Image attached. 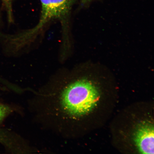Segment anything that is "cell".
<instances>
[{
    "label": "cell",
    "mask_w": 154,
    "mask_h": 154,
    "mask_svg": "<svg viewBox=\"0 0 154 154\" xmlns=\"http://www.w3.org/2000/svg\"><path fill=\"white\" fill-rule=\"evenodd\" d=\"M42 10L38 23L34 28L23 32V37L27 41H32L43 30L48 22L54 19H59L63 30H66L67 18L74 0H40Z\"/></svg>",
    "instance_id": "6da1fadb"
},
{
    "label": "cell",
    "mask_w": 154,
    "mask_h": 154,
    "mask_svg": "<svg viewBox=\"0 0 154 154\" xmlns=\"http://www.w3.org/2000/svg\"><path fill=\"white\" fill-rule=\"evenodd\" d=\"M135 138L136 145L142 153H154V128L151 124H145L140 126Z\"/></svg>",
    "instance_id": "7a4b0ae2"
},
{
    "label": "cell",
    "mask_w": 154,
    "mask_h": 154,
    "mask_svg": "<svg viewBox=\"0 0 154 154\" xmlns=\"http://www.w3.org/2000/svg\"><path fill=\"white\" fill-rule=\"evenodd\" d=\"M2 2L6 11L8 18L9 23L13 22V13L12 8L13 0H2Z\"/></svg>",
    "instance_id": "3957f363"
},
{
    "label": "cell",
    "mask_w": 154,
    "mask_h": 154,
    "mask_svg": "<svg viewBox=\"0 0 154 154\" xmlns=\"http://www.w3.org/2000/svg\"><path fill=\"white\" fill-rule=\"evenodd\" d=\"M13 111L9 106L0 104V123Z\"/></svg>",
    "instance_id": "277c9868"
},
{
    "label": "cell",
    "mask_w": 154,
    "mask_h": 154,
    "mask_svg": "<svg viewBox=\"0 0 154 154\" xmlns=\"http://www.w3.org/2000/svg\"><path fill=\"white\" fill-rule=\"evenodd\" d=\"M91 1V0H82L83 2L84 3H86L87 2H88Z\"/></svg>",
    "instance_id": "5b68a950"
}]
</instances>
